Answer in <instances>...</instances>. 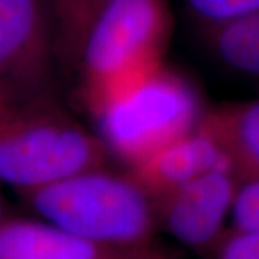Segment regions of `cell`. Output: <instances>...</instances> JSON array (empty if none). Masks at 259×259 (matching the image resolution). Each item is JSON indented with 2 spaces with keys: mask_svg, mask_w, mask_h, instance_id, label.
<instances>
[{
  "mask_svg": "<svg viewBox=\"0 0 259 259\" xmlns=\"http://www.w3.org/2000/svg\"><path fill=\"white\" fill-rule=\"evenodd\" d=\"M18 196L35 218L98 245L147 248L160 229L154 199L130 171L93 167Z\"/></svg>",
  "mask_w": 259,
  "mask_h": 259,
  "instance_id": "cell-1",
  "label": "cell"
},
{
  "mask_svg": "<svg viewBox=\"0 0 259 259\" xmlns=\"http://www.w3.org/2000/svg\"><path fill=\"white\" fill-rule=\"evenodd\" d=\"M173 35L166 0H112L95 18L74 74L87 110L105 102L164 65Z\"/></svg>",
  "mask_w": 259,
  "mask_h": 259,
  "instance_id": "cell-2",
  "label": "cell"
},
{
  "mask_svg": "<svg viewBox=\"0 0 259 259\" xmlns=\"http://www.w3.org/2000/svg\"><path fill=\"white\" fill-rule=\"evenodd\" d=\"M108 151L59 101V97L0 98V183L16 193L72 173L105 166Z\"/></svg>",
  "mask_w": 259,
  "mask_h": 259,
  "instance_id": "cell-3",
  "label": "cell"
},
{
  "mask_svg": "<svg viewBox=\"0 0 259 259\" xmlns=\"http://www.w3.org/2000/svg\"><path fill=\"white\" fill-rule=\"evenodd\" d=\"M206 110L193 83L164 64L105 102L93 117L108 156L133 167L196 128Z\"/></svg>",
  "mask_w": 259,
  "mask_h": 259,
  "instance_id": "cell-4",
  "label": "cell"
},
{
  "mask_svg": "<svg viewBox=\"0 0 259 259\" xmlns=\"http://www.w3.org/2000/svg\"><path fill=\"white\" fill-rule=\"evenodd\" d=\"M55 0H0V98L58 97Z\"/></svg>",
  "mask_w": 259,
  "mask_h": 259,
  "instance_id": "cell-5",
  "label": "cell"
},
{
  "mask_svg": "<svg viewBox=\"0 0 259 259\" xmlns=\"http://www.w3.org/2000/svg\"><path fill=\"white\" fill-rule=\"evenodd\" d=\"M239 180L219 167L156 200L158 225L179 243L210 256L229 229Z\"/></svg>",
  "mask_w": 259,
  "mask_h": 259,
  "instance_id": "cell-6",
  "label": "cell"
},
{
  "mask_svg": "<svg viewBox=\"0 0 259 259\" xmlns=\"http://www.w3.org/2000/svg\"><path fill=\"white\" fill-rule=\"evenodd\" d=\"M153 245L122 249L85 241L37 218L10 214L0 223V259H153Z\"/></svg>",
  "mask_w": 259,
  "mask_h": 259,
  "instance_id": "cell-7",
  "label": "cell"
},
{
  "mask_svg": "<svg viewBox=\"0 0 259 259\" xmlns=\"http://www.w3.org/2000/svg\"><path fill=\"white\" fill-rule=\"evenodd\" d=\"M228 166L219 143L200 124L157 150L130 173L154 202L219 167Z\"/></svg>",
  "mask_w": 259,
  "mask_h": 259,
  "instance_id": "cell-8",
  "label": "cell"
},
{
  "mask_svg": "<svg viewBox=\"0 0 259 259\" xmlns=\"http://www.w3.org/2000/svg\"><path fill=\"white\" fill-rule=\"evenodd\" d=\"M202 124L219 143L239 182L259 176V98L207 108Z\"/></svg>",
  "mask_w": 259,
  "mask_h": 259,
  "instance_id": "cell-9",
  "label": "cell"
},
{
  "mask_svg": "<svg viewBox=\"0 0 259 259\" xmlns=\"http://www.w3.org/2000/svg\"><path fill=\"white\" fill-rule=\"evenodd\" d=\"M210 55L235 74L259 81V10L200 29Z\"/></svg>",
  "mask_w": 259,
  "mask_h": 259,
  "instance_id": "cell-10",
  "label": "cell"
},
{
  "mask_svg": "<svg viewBox=\"0 0 259 259\" xmlns=\"http://www.w3.org/2000/svg\"><path fill=\"white\" fill-rule=\"evenodd\" d=\"M112 0H55L56 61L59 75L74 74L85 36Z\"/></svg>",
  "mask_w": 259,
  "mask_h": 259,
  "instance_id": "cell-11",
  "label": "cell"
},
{
  "mask_svg": "<svg viewBox=\"0 0 259 259\" xmlns=\"http://www.w3.org/2000/svg\"><path fill=\"white\" fill-rule=\"evenodd\" d=\"M199 28H207L259 10V0H182Z\"/></svg>",
  "mask_w": 259,
  "mask_h": 259,
  "instance_id": "cell-12",
  "label": "cell"
},
{
  "mask_svg": "<svg viewBox=\"0 0 259 259\" xmlns=\"http://www.w3.org/2000/svg\"><path fill=\"white\" fill-rule=\"evenodd\" d=\"M229 228L259 231V176L242 179L232 207Z\"/></svg>",
  "mask_w": 259,
  "mask_h": 259,
  "instance_id": "cell-13",
  "label": "cell"
},
{
  "mask_svg": "<svg viewBox=\"0 0 259 259\" xmlns=\"http://www.w3.org/2000/svg\"><path fill=\"white\" fill-rule=\"evenodd\" d=\"M210 258L259 259V231H238L229 228Z\"/></svg>",
  "mask_w": 259,
  "mask_h": 259,
  "instance_id": "cell-14",
  "label": "cell"
},
{
  "mask_svg": "<svg viewBox=\"0 0 259 259\" xmlns=\"http://www.w3.org/2000/svg\"><path fill=\"white\" fill-rule=\"evenodd\" d=\"M3 187L5 186L0 183V223L3 222L6 218H9V206H8V200L5 197V193H3Z\"/></svg>",
  "mask_w": 259,
  "mask_h": 259,
  "instance_id": "cell-15",
  "label": "cell"
},
{
  "mask_svg": "<svg viewBox=\"0 0 259 259\" xmlns=\"http://www.w3.org/2000/svg\"><path fill=\"white\" fill-rule=\"evenodd\" d=\"M153 259H170V258H168L167 255H164L163 252H160V250H158L157 255H156V256H154V258H153Z\"/></svg>",
  "mask_w": 259,
  "mask_h": 259,
  "instance_id": "cell-16",
  "label": "cell"
}]
</instances>
